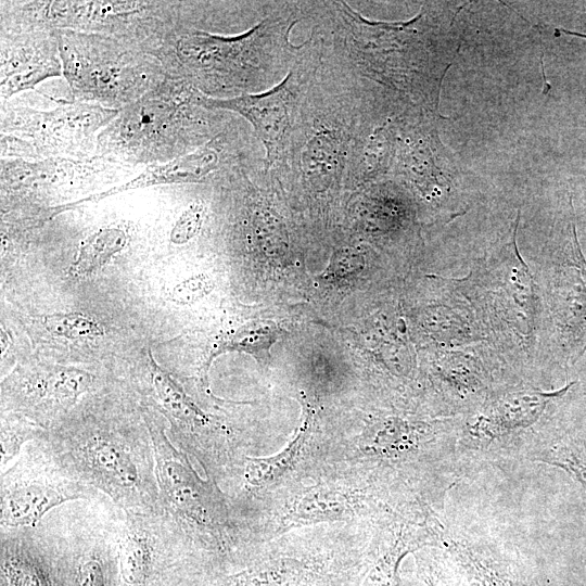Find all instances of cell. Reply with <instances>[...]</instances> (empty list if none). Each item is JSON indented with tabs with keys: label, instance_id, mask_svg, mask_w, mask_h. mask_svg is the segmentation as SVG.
Listing matches in <instances>:
<instances>
[{
	"label": "cell",
	"instance_id": "3957f363",
	"mask_svg": "<svg viewBox=\"0 0 586 586\" xmlns=\"http://www.w3.org/2000/svg\"><path fill=\"white\" fill-rule=\"evenodd\" d=\"M46 440L59 463L75 480L120 509H161L149 429L140 433L99 426L47 431Z\"/></svg>",
	"mask_w": 586,
	"mask_h": 586
},
{
	"label": "cell",
	"instance_id": "e0dca14e",
	"mask_svg": "<svg viewBox=\"0 0 586 586\" xmlns=\"http://www.w3.org/2000/svg\"><path fill=\"white\" fill-rule=\"evenodd\" d=\"M125 230L116 227L102 228L92 233L81 245L71 270L74 276H87L98 271L127 244Z\"/></svg>",
	"mask_w": 586,
	"mask_h": 586
},
{
	"label": "cell",
	"instance_id": "ac0fdd59",
	"mask_svg": "<svg viewBox=\"0 0 586 586\" xmlns=\"http://www.w3.org/2000/svg\"><path fill=\"white\" fill-rule=\"evenodd\" d=\"M305 434L298 436L282 453L270 458H249L244 468V480L252 486L265 485L281 475L297 456Z\"/></svg>",
	"mask_w": 586,
	"mask_h": 586
},
{
	"label": "cell",
	"instance_id": "ba28073f",
	"mask_svg": "<svg viewBox=\"0 0 586 586\" xmlns=\"http://www.w3.org/2000/svg\"><path fill=\"white\" fill-rule=\"evenodd\" d=\"M119 109L102 107L88 102H64L59 107L40 112L23 107L2 115V151L30 155L29 151L50 154L76 153L86 150L94 133L119 114Z\"/></svg>",
	"mask_w": 586,
	"mask_h": 586
},
{
	"label": "cell",
	"instance_id": "2e32d148",
	"mask_svg": "<svg viewBox=\"0 0 586 586\" xmlns=\"http://www.w3.org/2000/svg\"><path fill=\"white\" fill-rule=\"evenodd\" d=\"M391 118L367 127L353 148L345 186L355 188L370 181L386 169L391 156L392 141L387 135Z\"/></svg>",
	"mask_w": 586,
	"mask_h": 586
},
{
	"label": "cell",
	"instance_id": "44dd1931",
	"mask_svg": "<svg viewBox=\"0 0 586 586\" xmlns=\"http://www.w3.org/2000/svg\"><path fill=\"white\" fill-rule=\"evenodd\" d=\"M205 214V206L201 201L191 203L180 215L170 232V241L183 244L199 232Z\"/></svg>",
	"mask_w": 586,
	"mask_h": 586
},
{
	"label": "cell",
	"instance_id": "5bb4252c",
	"mask_svg": "<svg viewBox=\"0 0 586 586\" xmlns=\"http://www.w3.org/2000/svg\"><path fill=\"white\" fill-rule=\"evenodd\" d=\"M62 66L54 51L44 43L21 42L1 50V100L34 88L39 81L61 75Z\"/></svg>",
	"mask_w": 586,
	"mask_h": 586
},
{
	"label": "cell",
	"instance_id": "cb8c5ba5",
	"mask_svg": "<svg viewBox=\"0 0 586 586\" xmlns=\"http://www.w3.org/2000/svg\"><path fill=\"white\" fill-rule=\"evenodd\" d=\"M540 64H542V73H543V78H544V93H548V90L550 88V85L547 82V79H546V75H545V68H544V64H543V61L540 60Z\"/></svg>",
	"mask_w": 586,
	"mask_h": 586
},
{
	"label": "cell",
	"instance_id": "9a60e30c",
	"mask_svg": "<svg viewBox=\"0 0 586 586\" xmlns=\"http://www.w3.org/2000/svg\"><path fill=\"white\" fill-rule=\"evenodd\" d=\"M93 380V375L82 370L60 369L28 381L23 386V393L35 407L53 416L73 407L90 390Z\"/></svg>",
	"mask_w": 586,
	"mask_h": 586
},
{
	"label": "cell",
	"instance_id": "d6986e66",
	"mask_svg": "<svg viewBox=\"0 0 586 586\" xmlns=\"http://www.w3.org/2000/svg\"><path fill=\"white\" fill-rule=\"evenodd\" d=\"M44 328L52 334L71 339H93L103 334L101 324L80 313H55L43 318Z\"/></svg>",
	"mask_w": 586,
	"mask_h": 586
},
{
	"label": "cell",
	"instance_id": "603a6c76",
	"mask_svg": "<svg viewBox=\"0 0 586 586\" xmlns=\"http://www.w3.org/2000/svg\"><path fill=\"white\" fill-rule=\"evenodd\" d=\"M561 460L562 462L558 464L573 471L576 477L586 487V463L574 453L564 454L563 459Z\"/></svg>",
	"mask_w": 586,
	"mask_h": 586
},
{
	"label": "cell",
	"instance_id": "7c38bea8",
	"mask_svg": "<svg viewBox=\"0 0 586 586\" xmlns=\"http://www.w3.org/2000/svg\"><path fill=\"white\" fill-rule=\"evenodd\" d=\"M1 586H61L54 561L36 528L1 530Z\"/></svg>",
	"mask_w": 586,
	"mask_h": 586
},
{
	"label": "cell",
	"instance_id": "5b68a950",
	"mask_svg": "<svg viewBox=\"0 0 586 586\" xmlns=\"http://www.w3.org/2000/svg\"><path fill=\"white\" fill-rule=\"evenodd\" d=\"M71 30L59 31L63 73L81 102L99 101L120 109L152 89L156 69L116 44Z\"/></svg>",
	"mask_w": 586,
	"mask_h": 586
},
{
	"label": "cell",
	"instance_id": "9c48e42d",
	"mask_svg": "<svg viewBox=\"0 0 586 586\" xmlns=\"http://www.w3.org/2000/svg\"><path fill=\"white\" fill-rule=\"evenodd\" d=\"M184 531L163 509L125 511L114 526L116 586H157L181 551Z\"/></svg>",
	"mask_w": 586,
	"mask_h": 586
},
{
	"label": "cell",
	"instance_id": "30bf717a",
	"mask_svg": "<svg viewBox=\"0 0 586 586\" xmlns=\"http://www.w3.org/2000/svg\"><path fill=\"white\" fill-rule=\"evenodd\" d=\"M556 310L562 339L570 356L586 348V260L582 254L575 226L566 257L556 281Z\"/></svg>",
	"mask_w": 586,
	"mask_h": 586
},
{
	"label": "cell",
	"instance_id": "7a4b0ae2",
	"mask_svg": "<svg viewBox=\"0 0 586 586\" xmlns=\"http://www.w3.org/2000/svg\"><path fill=\"white\" fill-rule=\"evenodd\" d=\"M304 20L305 1H269L263 15L243 33L180 34L174 54L181 79L212 98L268 90L285 77L297 59L302 43H292L290 36Z\"/></svg>",
	"mask_w": 586,
	"mask_h": 586
},
{
	"label": "cell",
	"instance_id": "4fadbf2b",
	"mask_svg": "<svg viewBox=\"0 0 586 586\" xmlns=\"http://www.w3.org/2000/svg\"><path fill=\"white\" fill-rule=\"evenodd\" d=\"M214 143L215 138L190 153H186L163 164H154L146 167L135 179L119 187L112 188L77 203L95 201L122 191L149 186L201 181L220 167V149Z\"/></svg>",
	"mask_w": 586,
	"mask_h": 586
},
{
	"label": "cell",
	"instance_id": "277c9868",
	"mask_svg": "<svg viewBox=\"0 0 586 586\" xmlns=\"http://www.w3.org/2000/svg\"><path fill=\"white\" fill-rule=\"evenodd\" d=\"M202 94L182 79L154 87L120 110L102 132L103 144L140 157L168 136L178 137L189 149L204 145L214 139L221 119L200 105Z\"/></svg>",
	"mask_w": 586,
	"mask_h": 586
},
{
	"label": "cell",
	"instance_id": "8992f818",
	"mask_svg": "<svg viewBox=\"0 0 586 586\" xmlns=\"http://www.w3.org/2000/svg\"><path fill=\"white\" fill-rule=\"evenodd\" d=\"M46 434L25 445L14 463L1 473V530L35 528L53 509L100 496L59 463Z\"/></svg>",
	"mask_w": 586,
	"mask_h": 586
},
{
	"label": "cell",
	"instance_id": "ffe728a7",
	"mask_svg": "<svg viewBox=\"0 0 586 586\" xmlns=\"http://www.w3.org/2000/svg\"><path fill=\"white\" fill-rule=\"evenodd\" d=\"M47 431L25 420L5 419L1 428V468L20 455L25 443L43 436Z\"/></svg>",
	"mask_w": 586,
	"mask_h": 586
},
{
	"label": "cell",
	"instance_id": "6da1fadb",
	"mask_svg": "<svg viewBox=\"0 0 586 586\" xmlns=\"http://www.w3.org/2000/svg\"><path fill=\"white\" fill-rule=\"evenodd\" d=\"M369 82L320 47L285 149L269 167L281 187L318 194L345 184L353 148L372 123Z\"/></svg>",
	"mask_w": 586,
	"mask_h": 586
},
{
	"label": "cell",
	"instance_id": "52a82bcc",
	"mask_svg": "<svg viewBox=\"0 0 586 586\" xmlns=\"http://www.w3.org/2000/svg\"><path fill=\"white\" fill-rule=\"evenodd\" d=\"M320 56V44L311 33L302 42L300 54L285 77L268 90L233 98L202 94L200 105L213 111H230L244 117L253 135L265 146V162L275 165L288 143L303 87Z\"/></svg>",
	"mask_w": 586,
	"mask_h": 586
},
{
	"label": "cell",
	"instance_id": "7402d4cb",
	"mask_svg": "<svg viewBox=\"0 0 586 586\" xmlns=\"http://www.w3.org/2000/svg\"><path fill=\"white\" fill-rule=\"evenodd\" d=\"M209 282L205 277H191L178 283L170 293V300L177 304L186 305L196 301L207 293Z\"/></svg>",
	"mask_w": 586,
	"mask_h": 586
},
{
	"label": "cell",
	"instance_id": "8fae6325",
	"mask_svg": "<svg viewBox=\"0 0 586 586\" xmlns=\"http://www.w3.org/2000/svg\"><path fill=\"white\" fill-rule=\"evenodd\" d=\"M347 565L324 560L277 559L219 579L213 586H345Z\"/></svg>",
	"mask_w": 586,
	"mask_h": 586
}]
</instances>
